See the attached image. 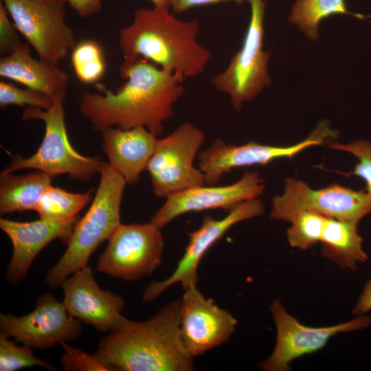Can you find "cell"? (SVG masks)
<instances>
[{"instance_id":"1","label":"cell","mask_w":371,"mask_h":371,"mask_svg":"<svg viewBox=\"0 0 371 371\" xmlns=\"http://www.w3.org/2000/svg\"><path fill=\"white\" fill-rule=\"evenodd\" d=\"M120 74L125 81L116 90L97 83V93L81 94L82 115L97 131L113 126H144L160 135L164 124L174 114V104L184 93L185 79L143 58L123 61Z\"/></svg>"},{"instance_id":"2","label":"cell","mask_w":371,"mask_h":371,"mask_svg":"<svg viewBox=\"0 0 371 371\" xmlns=\"http://www.w3.org/2000/svg\"><path fill=\"white\" fill-rule=\"evenodd\" d=\"M180 302H170L144 322L124 317L100 340L95 353L111 370H194L181 340Z\"/></svg>"},{"instance_id":"3","label":"cell","mask_w":371,"mask_h":371,"mask_svg":"<svg viewBox=\"0 0 371 371\" xmlns=\"http://www.w3.org/2000/svg\"><path fill=\"white\" fill-rule=\"evenodd\" d=\"M199 23L184 21L169 9H138L132 23L119 32L124 61L148 60L184 79L201 74L211 52L197 39Z\"/></svg>"},{"instance_id":"4","label":"cell","mask_w":371,"mask_h":371,"mask_svg":"<svg viewBox=\"0 0 371 371\" xmlns=\"http://www.w3.org/2000/svg\"><path fill=\"white\" fill-rule=\"evenodd\" d=\"M91 205L76 223L67 247L47 273L45 281L56 289L68 276L87 266L94 251L109 240L120 222V205L126 181L104 161Z\"/></svg>"},{"instance_id":"5","label":"cell","mask_w":371,"mask_h":371,"mask_svg":"<svg viewBox=\"0 0 371 371\" xmlns=\"http://www.w3.org/2000/svg\"><path fill=\"white\" fill-rule=\"evenodd\" d=\"M66 95L54 99L48 109L25 107L23 120L38 119L45 123V135L37 151L24 158L19 154L12 157L10 165L1 172L12 173L22 169H36L51 177L67 174L82 181L89 180L100 172L104 161L97 157H86L77 152L69 141L66 125L64 100Z\"/></svg>"},{"instance_id":"6","label":"cell","mask_w":371,"mask_h":371,"mask_svg":"<svg viewBox=\"0 0 371 371\" xmlns=\"http://www.w3.org/2000/svg\"><path fill=\"white\" fill-rule=\"evenodd\" d=\"M248 2L251 16L242 47L227 67L211 79L214 88L228 95L233 108L238 111L270 84V53L263 50L265 2Z\"/></svg>"},{"instance_id":"7","label":"cell","mask_w":371,"mask_h":371,"mask_svg":"<svg viewBox=\"0 0 371 371\" xmlns=\"http://www.w3.org/2000/svg\"><path fill=\"white\" fill-rule=\"evenodd\" d=\"M1 1L39 59L58 65L76 45L75 32L66 22L65 0Z\"/></svg>"},{"instance_id":"8","label":"cell","mask_w":371,"mask_h":371,"mask_svg":"<svg viewBox=\"0 0 371 371\" xmlns=\"http://www.w3.org/2000/svg\"><path fill=\"white\" fill-rule=\"evenodd\" d=\"M204 139L203 131L191 123H183L157 139L146 168L157 197L167 198L205 184L203 172L194 165Z\"/></svg>"},{"instance_id":"9","label":"cell","mask_w":371,"mask_h":371,"mask_svg":"<svg viewBox=\"0 0 371 371\" xmlns=\"http://www.w3.org/2000/svg\"><path fill=\"white\" fill-rule=\"evenodd\" d=\"M301 211L359 223L371 213V194L338 184L313 189L306 182L290 177L285 180L283 192L273 197L270 217L289 222Z\"/></svg>"},{"instance_id":"10","label":"cell","mask_w":371,"mask_h":371,"mask_svg":"<svg viewBox=\"0 0 371 371\" xmlns=\"http://www.w3.org/2000/svg\"><path fill=\"white\" fill-rule=\"evenodd\" d=\"M100 255L96 270L124 281L151 276L162 261L161 228L148 223L121 224Z\"/></svg>"},{"instance_id":"11","label":"cell","mask_w":371,"mask_h":371,"mask_svg":"<svg viewBox=\"0 0 371 371\" xmlns=\"http://www.w3.org/2000/svg\"><path fill=\"white\" fill-rule=\"evenodd\" d=\"M269 311L276 326V342L271 355L259 366L264 371L290 370L294 360L322 349L336 335L371 326L368 315L330 326H305L287 311L278 297L271 303Z\"/></svg>"},{"instance_id":"12","label":"cell","mask_w":371,"mask_h":371,"mask_svg":"<svg viewBox=\"0 0 371 371\" xmlns=\"http://www.w3.org/2000/svg\"><path fill=\"white\" fill-rule=\"evenodd\" d=\"M264 211L263 203L256 198L236 205L221 219L205 216L201 226L188 234L185 252L173 273L164 280L149 284L144 291L143 302L148 303L155 300L177 283H181L183 289L197 285L198 267L209 249L234 225L261 216Z\"/></svg>"},{"instance_id":"13","label":"cell","mask_w":371,"mask_h":371,"mask_svg":"<svg viewBox=\"0 0 371 371\" xmlns=\"http://www.w3.org/2000/svg\"><path fill=\"white\" fill-rule=\"evenodd\" d=\"M335 132L324 124H319L305 139L290 146L261 144L251 141L242 145L227 144L216 139L198 154V168L203 172L206 185H215L233 169L264 166L281 159H291L305 149L325 144Z\"/></svg>"},{"instance_id":"14","label":"cell","mask_w":371,"mask_h":371,"mask_svg":"<svg viewBox=\"0 0 371 371\" xmlns=\"http://www.w3.org/2000/svg\"><path fill=\"white\" fill-rule=\"evenodd\" d=\"M82 333L78 319L70 316L52 293L40 295L33 311L22 316L0 314V334L32 348L48 349L61 341L76 340Z\"/></svg>"},{"instance_id":"15","label":"cell","mask_w":371,"mask_h":371,"mask_svg":"<svg viewBox=\"0 0 371 371\" xmlns=\"http://www.w3.org/2000/svg\"><path fill=\"white\" fill-rule=\"evenodd\" d=\"M180 298V330L187 352L195 357L227 341L237 319L207 298L197 285L183 289Z\"/></svg>"},{"instance_id":"16","label":"cell","mask_w":371,"mask_h":371,"mask_svg":"<svg viewBox=\"0 0 371 371\" xmlns=\"http://www.w3.org/2000/svg\"><path fill=\"white\" fill-rule=\"evenodd\" d=\"M265 187L259 173L246 171L238 181L229 185L205 184L190 188L168 196L150 222L161 229L177 217L189 212L214 209L228 212L243 201L258 198Z\"/></svg>"},{"instance_id":"17","label":"cell","mask_w":371,"mask_h":371,"mask_svg":"<svg viewBox=\"0 0 371 371\" xmlns=\"http://www.w3.org/2000/svg\"><path fill=\"white\" fill-rule=\"evenodd\" d=\"M69 315L101 333L112 330L124 317V301L118 294L103 290L88 265L65 279L60 285Z\"/></svg>"},{"instance_id":"18","label":"cell","mask_w":371,"mask_h":371,"mask_svg":"<svg viewBox=\"0 0 371 371\" xmlns=\"http://www.w3.org/2000/svg\"><path fill=\"white\" fill-rule=\"evenodd\" d=\"M78 216L61 220L39 218L30 222L0 219V228L12 245V254L5 278L12 285L23 281L38 254L54 239L67 245Z\"/></svg>"},{"instance_id":"19","label":"cell","mask_w":371,"mask_h":371,"mask_svg":"<svg viewBox=\"0 0 371 371\" xmlns=\"http://www.w3.org/2000/svg\"><path fill=\"white\" fill-rule=\"evenodd\" d=\"M100 133L102 148L109 166L126 183H137L154 152L157 136L144 126L129 129L107 127Z\"/></svg>"},{"instance_id":"20","label":"cell","mask_w":371,"mask_h":371,"mask_svg":"<svg viewBox=\"0 0 371 371\" xmlns=\"http://www.w3.org/2000/svg\"><path fill=\"white\" fill-rule=\"evenodd\" d=\"M0 76L43 93L53 100L66 95L69 75L57 65L34 58L27 43L0 59Z\"/></svg>"},{"instance_id":"21","label":"cell","mask_w":371,"mask_h":371,"mask_svg":"<svg viewBox=\"0 0 371 371\" xmlns=\"http://www.w3.org/2000/svg\"><path fill=\"white\" fill-rule=\"evenodd\" d=\"M358 223L327 218L320 242L321 253L342 270L356 271L369 257L363 247Z\"/></svg>"},{"instance_id":"22","label":"cell","mask_w":371,"mask_h":371,"mask_svg":"<svg viewBox=\"0 0 371 371\" xmlns=\"http://www.w3.org/2000/svg\"><path fill=\"white\" fill-rule=\"evenodd\" d=\"M52 177L36 170L25 175L0 174V214L36 210L37 205L52 186Z\"/></svg>"},{"instance_id":"23","label":"cell","mask_w":371,"mask_h":371,"mask_svg":"<svg viewBox=\"0 0 371 371\" xmlns=\"http://www.w3.org/2000/svg\"><path fill=\"white\" fill-rule=\"evenodd\" d=\"M336 14H350L345 0H296L289 20L297 26L311 40L319 36V25L323 19Z\"/></svg>"},{"instance_id":"24","label":"cell","mask_w":371,"mask_h":371,"mask_svg":"<svg viewBox=\"0 0 371 371\" xmlns=\"http://www.w3.org/2000/svg\"><path fill=\"white\" fill-rule=\"evenodd\" d=\"M91 198L92 190L76 194L52 186L41 196L35 211L41 218L53 220L70 218L78 216V213Z\"/></svg>"},{"instance_id":"25","label":"cell","mask_w":371,"mask_h":371,"mask_svg":"<svg viewBox=\"0 0 371 371\" xmlns=\"http://www.w3.org/2000/svg\"><path fill=\"white\" fill-rule=\"evenodd\" d=\"M71 60L76 77L83 83H97L104 74L103 52L95 41L85 39L76 43L72 49Z\"/></svg>"},{"instance_id":"26","label":"cell","mask_w":371,"mask_h":371,"mask_svg":"<svg viewBox=\"0 0 371 371\" xmlns=\"http://www.w3.org/2000/svg\"><path fill=\"white\" fill-rule=\"evenodd\" d=\"M327 217L311 211H301L291 217L286 232L290 246L306 250L320 242Z\"/></svg>"},{"instance_id":"27","label":"cell","mask_w":371,"mask_h":371,"mask_svg":"<svg viewBox=\"0 0 371 371\" xmlns=\"http://www.w3.org/2000/svg\"><path fill=\"white\" fill-rule=\"evenodd\" d=\"M0 334V370L15 371L17 370L39 366L46 370H57L50 363L36 357L33 348L23 345H16L15 340Z\"/></svg>"},{"instance_id":"28","label":"cell","mask_w":371,"mask_h":371,"mask_svg":"<svg viewBox=\"0 0 371 371\" xmlns=\"http://www.w3.org/2000/svg\"><path fill=\"white\" fill-rule=\"evenodd\" d=\"M53 102L52 98L39 91L27 87L21 89L4 80L0 82V107L2 109L8 105L48 109Z\"/></svg>"},{"instance_id":"29","label":"cell","mask_w":371,"mask_h":371,"mask_svg":"<svg viewBox=\"0 0 371 371\" xmlns=\"http://www.w3.org/2000/svg\"><path fill=\"white\" fill-rule=\"evenodd\" d=\"M330 149L349 153L358 159L353 170L348 175L359 177L364 180L366 192L371 194V142L361 139L348 144L337 142L328 144Z\"/></svg>"},{"instance_id":"30","label":"cell","mask_w":371,"mask_h":371,"mask_svg":"<svg viewBox=\"0 0 371 371\" xmlns=\"http://www.w3.org/2000/svg\"><path fill=\"white\" fill-rule=\"evenodd\" d=\"M64 350L61 363L67 371H109V367L95 352L89 354L68 342L59 344Z\"/></svg>"},{"instance_id":"31","label":"cell","mask_w":371,"mask_h":371,"mask_svg":"<svg viewBox=\"0 0 371 371\" xmlns=\"http://www.w3.org/2000/svg\"><path fill=\"white\" fill-rule=\"evenodd\" d=\"M18 30L8 12L0 2V52L4 56L11 54L21 49L25 43L21 42Z\"/></svg>"},{"instance_id":"32","label":"cell","mask_w":371,"mask_h":371,"mask_svg":"<svg viewBox=\"0 0 371 371\" xmlns=\"http://www.w3.org/2000/svg\"><path fill=\"white\" fill-rule=\"evenodd\" d=\"M80 18L98 14L102 7V0H65Z\"/></svg>"},{"instance_id":"33","label":"cell","mask_w":371,"mask_h":371,"mask_svg":"<svg viewBox=\"0 0 371 371\" xmlns=\"http://www.w3.org/2000/svg\"><path fill=\"white\" fill-rule=\"evenodd\" d=\"M228 1H234L237 4H242L245 1H249V0H172L170 8L175 13H182L194 7Z\"/></svg>"},{"instance_id":"34","label":"cell","mask_w":371,"mask_h":371,"mask_svg":"<svg viewBox=\"0 0 371 371\" xmlns=\"http://www.w3.org/2000/svg\"><path fill=\"white\" fill-rule=\"evenodd\" d=\"M371 311V278L366 284L355 302L352 313L354 316L366 315Z\"/></svg>"},{"instance_id":"35","label":"cell","mask_w":371,"mask_h":371,"mask_svg":"<svg viewBox=\"0 0 371 371\" xmlns=\"http://www.w3.org/2000/svg\"><path fill=\"white\" fill-rule=\"evenodd\" d=\"M153 3V7L160 9H170L172 0H150Z\"/></svg>"}]
</instances>
